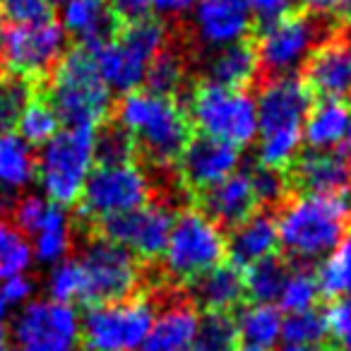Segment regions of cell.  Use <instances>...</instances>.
<instances>
[{
    "label": "cell",
    "mask_w": 351,
    "mask_h": 351,
    "mask_svg": "<svg viewBox=\"0 0 351 351\" xmlns=\"http://www.w3.org/2000/svg\"><path fill=\"white\" fill-rule=\"evenodd\" d=\"M46 289H49L51 301L65 303V306L87 301V274H84L80 260H63V263L53 265Z\"/></svg>",
    "instance_id": "obj_34"
},
{
    "label": "cell",
    "mask_w": 351,
    "mask_h": 351,
    "mask_svg": "<svg viewBox=\"0 0 351 351\" xmlns=\"http://www.w3.org/2000/svg\"><path fill=\"white\" fill-rule=\"evenodd\" d=\"M116 125L132 140L152 166L169 169L178 164L191 142V118L173 97H159L147 89L123 94L116 106Z\"/></svg>",
    "instance_id": "obj_3"
},
{
    "label": "cell",
    "mask_w": 351,
    "mask_h": 351,
    "mask_svg": "<svg viewBox=\"0 0 351 351\" xmlns=\"http://www.w3.org/2000/svg\"><path fill=\"white\" fill-rule=\"evenodd\" d=\"M166 39H169V32L164 22L145 17V20L128 22L121 34L94 49V60L106 87L121 94L137 92L145 84L152 60L166 49Z\"/></svg>",
    "instance_id": "obj_6"
},
{
    "label": "cell",
    "mask_w": 351,
    "mask_h": 351,
    "mask_svg": "<svg viewBox=\"0 0 351 351\" xmlns=\"http://www.w3.org/2000/svg\"><path fill=\"white\" fill-rule=\"evenodd\" d=\"M322 320H325V332L332 337V339H339L346 332L351 330V301H332L327 306V311L322 313Z\"/></svg>",
    "instance_id": "obj_44"
},
{
    "label": "cell",
    "mask_w": 351,
    "mask_h": 351,
    "mask_svg": "<svg viewBox=\"0 0 351 351\" xmlns=\"http://www.w3.org/2000/svg\"><path fill=\"white\" fill-rule=\"evenodd\" d=\"M344 145H346V156H349V159H351V128H349V135H346Z\"/></svg>",
    "instance_id": "obj_55"
},
{
    "label": "cell",
    "mask_w": 351,
    "mask_h": 351,
    "mask_svg": "<svg viewBox=\"0 0 351 351\" xmlns=\"http://www.w3.org/2000/svg\"><path fill=\"white\" fill-rule=\"evenodd\" d=\"M306 87L320 99H351V44L346 39H325L306 63Z\"/></svg>",
    "instance_id": "obj_18"
},
{
    "label": "cell",
    "mask_w": 351,
    "mask_h": 351,
    "mask_svg": "<svg viewBox=\"0 0 351 351\" xmlns=\"http://www.w3.org/2000/svg\"><path fill=\"white\" fill-rule=\"evenodd\" d=\"M49 101L65 128H99L111 111V89L101 80L89 49L65 51L53 68Z\"/></svg>",
    "instance_id": "obj_4"
},
{
    "label": "cell",
    "mask_w": 351,
    "mask_h": 351,
    "mask_svg": "<svg viewBox=\"0 0 351 351\" xmlns=\"http://www.w3.org/2000/svg\"><path fill=\"white\" fill-rule=\"evenodd\" d=\"M20 351H77L80 315L75 306L41 298L22 306L12 325Z\"/></svg>",
    "instance_id": "obj_14"
},
{
    "label": "cell",
    "mask_w": 351,
    "mask_h": 351,
    "mask_svg": "<svg viewBox=\"0 0 351 351\" xmlns=\"http://www.w3.org/2000/svg\"><path fill=\"white\" fill-rule=\"evenodd\" d=\"M34 263L32 243L12 219L0 217V284L20 277Z\"/></svg>",
    "instance_id": "obj_30"
},
{
    "label": "cell",
    "mask_w": 351,
    "mask_h": 351,
    "mask_svg": "<svg viewBox=\"0 0 351 351\" xmlns=\"http://www.w3.org/2000/svg\"><path fill=\"white\" fill-rule=\"evenodd\" d=\"M245 296L243 269L221 263L193 282V298L207 313H229Z\"/></svg>",
    "instance_id": "obj_25"
},
{
    "label": "cell",
    "mask_w": 351,
    "mask_h": 351,
    "mask_svg": "<svg viewBox=\"0 0 351 351\" xmlns=\"http://www.w3.org/2000/svg\"><path fill=\"white\" fill-rule=\"evenodd\" d=\"M8 301L3 298V293H0V325H3V320H5V315H8Z\"/></svg>",
    "instance_id": "obj_52"
},
{
    "label": "cell",
    "mask_w": 351,
    "mask_h": 351,
    "mask_svg": "<svg viewBox=\"0 0 351 351\" xmlns=\"http://www.w3.org/2000/svg\"><path fill=\"white\" fill-rule=\"evenodd\" d=\"M320 298V289H317L315 272L311 269H289V277L279 293V311L291 315V313H306L313 311V306Z\"/></svg>",
    "instance_id": "obj_36"
},
{
    "label": "cell",
    "mask_w": 351,
    "mask_h": 351,
    "mask_svg": "<svg viewBox=\"0 0 351 351\" xmlns=\"http://www.w3.org/2000/svg\"><path fill=\"white\" fill-rule=\"evenodd\" d=\"M87 274V303H113L135 296L140 287L137 258L108 239H92L80 255Z\"/></svg>",
    "instance_id": "obj_13"
},
{
    "label": "cell",
    "mask_w": 351,
    "mask_h": 351,
    "mask_svg": "<svg viewBox=\"0 0 351 351\" xmlns=\"http://www.w3.org/2000/svg\"><path fill=\"white\" fill-rule=\"evenodd\" d=\"M36 178V154L17 132L0 135V193L17 195Z\"/></svg>",
    "instance_id": "obj_27"
},
{
    "label": "cell",
    "mask_w": 351,
    "mask_h": 351,
    "mask_svg": "<svg viewBox=\"0 0 351 351\" xmlns=\"http://www.w3.org/2000/svg\"><path fill=\"white\" fill-rule=\"evenodd\" d=\"M152 200V178L135 161L97 164L80 195V215L89 221H106L111 217L140 210Z\"/></svg>",
    "instance_id": "obj_10"
},
{
    "label": "cell",
    "mask_w": 351,
    "mask_h": 351,
    "mask_svg": "<svg viewBox=\"0 0 351 351\" xmlns=\"http://www.w3.org/2000/svg\"><path fill=\"white\" fill-rule=\"evenodd\" d=\"M0 17H5L10 27L39 25L53 20V5L49 0H0Z\"/></svg>",
    "instance_id": "obj_40"
},
{
    "label": "cell",
    "mask_w": 351,
    "mask_h": 351,
    "mask_svg": "<svg viewBox=\"0 0 351 351\" xmlns=\"http://www.w3.org/2000/svg\"><path fill=\"white\" fill-rule=\"evenodd\" d=\"M313 94L296 75L269 77L255 97L258 108V161L265 169L284 171L296 164L303 147V123Z\"/></svg>",
    "instance_id": "obj_1"
},
{
    "label": "cell",
    "mask_w": 351,
    "mask_h": 351,
    "mask_svg": "<svg viewBox=\"0 0 351 351\" xmlns=\"http://www.w3.org/2000/svg\"><path fill=\"white\" fill-rule=\"evenodd\" d=\"M325 41V25L315 15H291L265 25L255 44L260 70L272 77H289L306 68L308 58Z\"/></svg>",
    "instance_id": "obj_11"
},
{
    "label": "cell",
    "mask_w": 351,
    "mask_h": 351,
    "mask_svg": "<svg viewBox=\"0 0 351 351\" xmlns=\"http://www.w3.org/2000/svg\"><path fill=\"white\" fill-rule=\"evenodd\" d=\"M5 351H8V349H5ZM15 351H20V349H15Z\"/></svg>",
    "instance_id": "obj_61"
},
{
    "label": "cell",
    "mask_w": 351,
    "mask_h": 351,
    "mask_svg": "<svg viewBox=\"0 0 351 351\" xmlns=\"http://www.w3.org/2000/svg\"><path fill=\"white\" fill-rule=\"evenodd\" d=\"M173 210L164 202H147L140 210L101 221V236L130 250L135 258H161L173 226Z\"/></svg>",
    "instance_id": "obj_15"
},
{
    "label": "cell",
    "mask_w": 351,
    "mask_h": 351,
    "mask_svg": "<svg viewBox=\"0 0 351 351\" xmlns=\"http://www.w3.org/2000/svg\"><path fill=\"white\" fill-rule=\"evenodd\" d=\"M293 3V0H291ZM301 5H306L311 12H332L344 3V0H296Z\"/></svg>",
    "instance_id": "obj_49"
},
{
    "label": "cell",
    "mask_w": 351,
    "mask_h": 351,
    "mask_svg": "<svg viewBox=\"0 0 351 351\" xmlns=\"http://www.w3.org/2000/svg\"><path fill=\"white\" fill-rule=\"evenodd\" d=\"M46 205H49V200L41 195H25L17 200L15 210H12V215H15V226L22 231L25 236H29L32 231H34V226L39 224V219L44 217L46 212Z\"/></svg>",
    "instance_id": "obj_43"
},
{
    "label": "cell",
    "mask_w": 351,
    "mask_h": 351,
    "mask_svg": "<svg viewBox=\"0 0 351 351\" xmlns=\"http://www.w3.org/2000/svg\"><path fill=\"white\" fill-rule=\"evenodd\" d=\"M135 145L118 125L97 132V164H123L132 161Z\"/></svg>",
    "instance_id": "obj_41"
},
{
    "label": "cell",
    "mask_w": 351,
    "mask_h": 351,
    "mask_svg": "<svg viewBox=\"0 0 351 351\" xmlns=\"http://www.w3.org/2000/svg\"><path fill=\"white\" fill-rule=\"evenodd\" d=\"M188 118L200 135L226 142L236 149L258 140V108L248 89H231L207 80L193 89Z\"/></svg>",
    "instance_id": "obj_7"
},
{
    "label": "cell",
    "mask_w": 351,
    "mask_h": 351,
    "mask_svg": "<svg viewBox=\"0 0 351 351\" xmlns=\"http://www.w3.org/2000/svg\"><path fill=\"white\" fill-rule=\"evenodd\" d=\"M250 181H253L258 205H277V202H282L287 197L289 181L287 176H284V171L258 166L255 171H250Z\"/></svg>",
    "instance_id": "obj_42"
},
{
    "label": "cell",
    "mask_w": 351,
    "mask_h": 351,
    "mask_svg": "<svg viewBox=\"0 0 351 351\" xmlns=\"http://www.w3.org/2000/svg\"><path fill=\"white\" fill-rule=\"evenodd\" d=\"M293 181L303 193L320 195H349L351 193V159L341 152H308L293 164Z\"/></svg>",
    "instance_id": "obj_20"
},
{
    "label": "cell",
    "mask_w": 351,
    "mask_h": 351,
    "mask_svg": "<svg viewBox=\"0 0 351 351\" xmlns=\"http://www.w3.org/2000/svg\"><path fill=\"white\" fill-rule=\"evenodd\" d=\"M277 236L284 253L301 263L322 260L339 248L351 231V197L301 193L279 210Z\"/></svg>",
    "instance_id": "obj_2"
},
{
    "label": "cell",
    "mask_w": 351,
    "mask_h": 351,
    "mask_svg": "<svg viewBox=\"0 0 351 351\" xmlns=\"http://www.w3.org/2000/svg\"><path fill=\"white\" fill-rule=\"evenodd\" d=\"M226 258V236L202 210H183L173 219L161 253L164 272L176 282H195Z\"/></svg>",
    "instance_id": "obj_8"
},
{
    "label": "cell",
    "mask_w": 351,
    "mask_h": 351,
    "mask_svg": "<svg viewBox=\"0 0 351 351\" xmlns=\"http://www.w3.org/2000/svg\"><path fill=\"white\" fill-rule=\"evenodd\" d=\"M351 128V104L337 99H320L313 104L303 123V142L311 152H332L344 145Z\"/></svg>",
    "instance_id": "obj_24"
},
{
    "label": "cell",
    "mask_w": 351,
    "mask_h": 351,
    "mask_svg": "<svg viewBox=\"0 0 351 351\" xmlns=\"http://www.w3.org/2000/svg\"><path fill=\"white\" fill-rule=\"evenodd\" d=\"M60 27L82 49H99L116 36L118 17L106 0H68L60 5Z\"/></svg>",
    "instance_id": "obj_19"
},
{
    "label": "cell",
    "mask_w": 351,
    "mask_h": 351,
    "mask_svg": "<svg viewBox=\"0 0 351 351\" xmlns=\"http://www.w3.org/2000/svg\"><path fill=\"white\" fill-rule=\"evenodd\" d=\"M231 351H265V349H255V346H248V344H241V346H234Z\"/></svg>",
    "instance_id": "obj_54"
},
{
    "label": "cell",
    "mask_w": 351,
    "mask_h": 351,
    "mask_svg": "<svg viewBox=\"0 0 351 351\" xmlns=\"http://www.w3.org/2000/svg\"><path fill=\"white\" fill-rule=\"evenodd\" d=\"M51 5H65V3H68V0H49Z\"/></svg>",
    "instance_id": "obj_57"
},
{
    "label": "cell",
    "mask_w": 351,
    "mask_h": 351,
    "mask_svg": "<svg viewBox=\"0 0 351 351\" xmlns=\"http://www.w3.org/2000/svg\"><path fill=\"white\" fill-rule=\"evenodd\" d=\"M60 130V118L49 99L34 97L17 121V135L29 147H44Z\"/></svg>",
    "instance_id": "obj_32"
},
{
    "label": "cell",
    "mask_w": 351,
    "mask_h": 351,
    "mask_svg": "<svg viewBox=\"0 0 351 351\" xmlns=\"http://www.w3.org/2000/svg\"><path fill=\"white\" fill-rule=\"evenodd\" d=\"M0 293L8 301V306H27L34 296V282L27 274H20L0 284Z\"/></svg>",
    "instance_id": "obj_46"
},
{
    "label": "cell",
    "mask_w": 351,
    "mask_h": 351,
    "mask_svg": "<svg viewBox=\"0 0 351 351\" xmlns=\"http://www.w3.org/2000/svg\"><path fill=\"white\" fill-rule=\"evenodd\" d=\"M322 337H327L322 313L306 311V313H291V315L284 317L282 339L287 346H313V344H320Z\"/></svg>",
    "instance_id": "obj_39"
},
{
    "label": "cell",
    "mask_w": 351,
    "mask_h": 351,
    "mask_svg": "<svg viewBox=\"0 0 351 351\" xmlns=\"http://www.w3.org/2000/svg\"><path fill=\"white\" fill-rule=\"evenodd\" d=\"M277 248V221L269 212H253L248 219L236 224L226 239V255L239 269H248L260 260L272 258Z\"/></svg>",
    "instance_id": "obj_22"
},
{
    "label": "cell",
    "mask_w": 351,
    "mask_h": 351,
    "mask_svg": "<svg viewBox=\"0 0 351 351\" xmlns=\"http://www.w3.org/2000/svg\"><path fill=\"white\" fill-rule=\"evenodd\" d=\"M152 10H156L159 15L166 17H181L195 8L197 0H149Z\"/></svg>",
    "instance_id": "obj_48"
},
{
    "label": "cell",
    "mask_w": 351,
    "mask_h": 351,
    "mask_svg": "<svg viewBox=\"0 0 351 351\" xmlns=\"http://www.w3.org/2000/svg\"><path fill=\"white\" fill-rule=\"evenodd\" d=\"M245 5H248L253 20L263 22V25H272L291 12V0H245Z\"/></svg>",
    "instance_id": "obj_45"
},
{
    "label": "cell",
    "mask_w": 351,
    "mask_h": 351,
    "mask_svg": "<svg viewBox=\"0 0 351 351\" xmlns=\"http://www.w3.org/2000/svg\"><path fill=\"white\" fill-rule=\"evenodd\" d=\"M349 293H351V291H349Z\"/></svg>",
    "instance_id": "obj_62"
},
{
    "label": "cell",
    "mask_w": 351,
    "mask_h": 351,
    "mask_svg": "<svg viewBox=\"0 0 351 351\" xmlns=\"http://www.w3.org/2000/svg\"><path fill=\"white\" fill-rule=\"evenodd\" d=\"M337 351H351V330L337 339Z\"/></svg>",
    "instance_id": "obj_51"
},
{
    "label": "cell",
    "mask_w": 351,
    "mask_h": 351,
    "mask_svg": "<svg viewBox=\"0 0 351 351\" xmlns=\"http://www.w3.org/2000/svg\"><path fill=\"white\" fill-rule=\"evenodd\" d=\"M111 10L116 12V17H123L128 22H137L149 17L152 3L149 0H106Z\"/></svg>",
    "instance_id": "obj_47"
},
{
    "label": "cell",
    "mask_w": 351,
    "mask_h": 351,
    "mask_svg": "<svg viewBox=\"0 0 351 351\" xmlns=\"http://www.w3.org/2000/svg\"><path fill=\"white\" fill-rule=\"evenodd\" d=\"M183 82H186V65L171 51H161L152 60L145 77L147 92L159 94V97H176V94L181 92Z\"/></svg>",
    "instance_id": "obj_37"
},
{
    "label": "cell",
    "mask_w": 351,
    "mask_h": 351,
    "mask_svg": "<svg viewBox=\"0 0 351 351\" xmlns=\"http://www.w3.org/2000/svg\"><path fill=\"white\" fill-rule=\"evenodd\" d=\"M239 166L241 149L205 135L188 142L181 159H178L183 183L197 193L210 191L212 186L229 178L231 173L239 171Z\"/></svg>",
    "instance_id": "obj_17"
},
{
    "label": "cell",
    "mask_w": 351,
    "mask_h": 351,
    "mask_svg": "<svg viewBox=\"0 0 351 351\" xmlns=\"http://www.w3.org/2000/svg\"><path fill=\"white\" fill-rule=\"evenodd\" d=\"M200 315L188 301H173L156 313L142 351H186L197 341Z\"/></svg>",
    "instance_id": "obj_23"
},
{
    "label": "cell",
    "mask_w": 351,
    "mask_h": 351,
    "mask_svg": "<svg viewBox=\"0 0 351 351\" xmlns=\"http://www.w3.org/2000/svg\"><path fill=\"white\" fill-rule=\"evenodd\" d=\"M34 99V84L17 75H0V135L12 132L17 128L22 111Z\"/></svg>",
    "instance_id": "obj_35"
},
{
    "label": "cell",
    "mask_w": 351,
    "mask_h": 351,
    "mask_svg": "<svg viewBox=\"0 0 351 351\" xmlns=\"http://www.w3.org/2000/svg\"><path fill=\"white\" fill-rule=\"evenodd\" d=\"M186 351H207V349H202V346H200V344H193V346H191V349H186Z\"/></svg>",
    "instance_id": "obj_58"
},
{
    "label": "cell",
    "mask_w": 351,
    "mask_h": 351,
    "mask_svg": "<svg viewBox=\"0 0 351 351\" xmlns=\"http://www.w3.org/2000/svg\"><path fill=\"white\" fill-rule=\"evenodd\" d=\"M65 41L68 36L56 20L27 27H8L0 34V63L10 75L32 82L53 73V68L65 56Z\"/></svg>",
    "instance_id": "obj_12"
},
{
    "label": "cell",
    "mask_w": 351,
    "mask_h": 351,
    "mask_svg": "<svg viewBox=\"0 0 351 351\" xmlns=\"http://www.w3.org/2000/svg\"><path fill=\"white\" fill-rule=\"evenodd\" d=\"M191 15L197 41L212 51L245 41L255 22L245 0H197Z\"/></svg>",
    "instance_id": "obj_16"
},
{
    "label": "cell",
    "mask_w": 351,
    "mask_h": 351,
    "mask_svg": "<svg viewBox=\"0 0 351 351\" xmlns=\"http://www.w3.org/2000/svg\"><path fill=\"white\" fill-rule=\"evenodd\" d=\"M255 207H258V200H255L253 181L245 171H236L229 178L202 193V212L217 226L234 229L236 224H241L253 215Z\"/></svg>",
    "instance_id": "obj_21"
},
{
    "label": "cell",
    "mask_w": 351,
    "mask_h": 351,
    "mask_svg": "<svg viewBox=\"0 0 351 351\" xmlns=\"http://www.w3.org/2000/svg\"><path fill=\"white\" fill-rule=\"evenodd\" d=\"M154 315L147 296L97 303L80 317V341L87 351H142Z\"/></svg>",
    "instance_id": "obj_9"
},
{
    "label": "cell",
    "mask_w": 351,
    "mask_h": 351,
    "mask_svg": "<svg viewBox=\"0 0 351 351\" xmlns=\"http://www.w3.org/2000/svg\"><path fill=\"white\" fill-rule=\"evenodd\" d=\"M0 34H3V17H0Z\"/></svg>",
    "instance_id": "obj_59"
},
{
    "label": "cell",
    "mask_w": 351,
    "mask_h": 351,
    "mask_svg": "<svg viewBox=\"0 0 351 351\" xmlns=\"http://www.w3.org/2000/svg\"><path fill=\"white\" fill-rule=\"evenodd\" d=\"M260 73V60L255 46L248 41L215 51L210 60V82L224 84L231 89H248Z\"/></svg>",
    "instance_id": "obj_28"
},
{
    "label": "cell",
    "mask_w": 351,
    "mask_h": 351,
    "mask_svg": "<svg viewBox=\"0 0 351 351\" xmlns=\"http://www.w3.org/2000/svg\"><path fill=\"white\" fill-rule=\"evenodd\" d=\"M0 351H5V330L0 325Z\"/></svg>",
    "instance_id": "obj_56"
},
{
    "label": "cell",
    "mask_w": 351,
    "mask_h": 351,
    "mask_svg": "<svg viewBox=\"0 0 351 351\" xmlns=\"http://www.w3.org/2000/svg\"><path fill=\"white\" fill-rule=\"evenodd\" d=\"M289 277V267L279 258H265L260 263L250 265L243 272L245 293L253 298V303H274L282 293V287Z\"/></svg>",
    "instance_id": "obj_31"
},
{
    "label": "cell",
    "mask_w": 351,
    "mask_h": 351,
    "mask_svg": "<svg viewBox=\"0 0 351 351\" xmlns=\"http://www.w3.org/2000/svg\"><path fill=\"white\" fill-rule=\"evenodd\" d=\"M32 253L34 260L41 265H58L68 260V253L73 248V221L65 207H58L53 202L46 205L44 217L32 231ZM27 236V239H29Z\"/></svg>",
    "instance_id": "obj_26"
},
{
    "label": "cell",
    "mask_w": 351,
    "mask_h": 351,
    "mask_svg": "<svg viewBox=\"0 0 351 351\" xmlns=\"http://www.w3.org/2000/svg\"><path fill=\"white\" fill-rule=\"evenodd\" d=\"M239 339L236 332V320L229 313H207L200 317V330H197V341L207 351H231Z\"/></svg>",
    "instance_id": "obj_38"
},
{
    "label": "cell",
    "mask_w": 351,
    "mask_h": 351,
    "mask_svg": "<svg viewBox=\"0 0 351 351\" xmlns=\"http://www.w3.org/2000/svg\"><path fill=\"white\" fill-rule=\"evenodd\" d=\"M284 313L274 303H250L236 317V332L243 344L269 351L282 339Z\"/></svg>",
    "instance_id": "obj_29"
},
{
    "label": "cell",
    "mask_w": 351,
    "mask_h": 351,
    "mask_svg": "<svg viewBox=\"0 0 351 351\" xmlns=\"http://www.w3.org/2000/svg\"><path fill=\"white\" fill-rule=\"evenodd\" d=\"M344 15H346V22L351 27V0H344Z\"/></svg>",
    "instance_id": "obj_53"
},
{
    "label": "cell",
    "mask_w": 351,
    "mask_h": 351,
    "mask_svg": "<svg viewBox=\"0 0 351 351\" xmlns=\"http://www.w3.org/2000/svg\"><path fill=\"white\" fill-rule=\"evenodd\" d=\"M97 166V128H63L36 154V178L44 197L58 207L80 202Z\"/></svg>",
    "instance_id": "obj_5"
},
{
    "label": "cell",
    "mask_w": 351,
    "mask_h": 351,
    "mask_svg": "<svg viewBox=\"0 0 351 351\" xmlns=\"http://www.w3.org/2000/svg\"><path fill=\"white\" fill-rule=\"evenodd\" d=\"M349 243H351V236H349Z\"/></svg>",
    "instance_id": "obj_60"
},
{
    "label": "cell",
    "mask_w": 351,
    "mask_h": 351,
    "mask_svg": "<svg viewBox=\"0 0 351 351\" xmlns=\"http://www.w3.org/2000/svg\"><path fill=\"white\" fill-rule=\"evenodd\" d=\"M282 351H330V349L322 346V344H313V346H287L284 344Z\"/></svg>",
    "instance_id": "obj_50"
},
{
    "label": "cell",
    "mask_w": 351,
    "mask_h": 351,
    "mask_svg": "<svg viewBox=\"0 0 351 351\" xmlns=\"http://www.w3.org/2000/svg\"><path fill=\"white\" fill-rule=\"evenodd\" d=\"M320 296L341 298L351 291V243L349 239L332 250L327 258H322L320 267L315 272Z\"/></svg>",
    "instance_id": "obj_33"
}]
</instances>
